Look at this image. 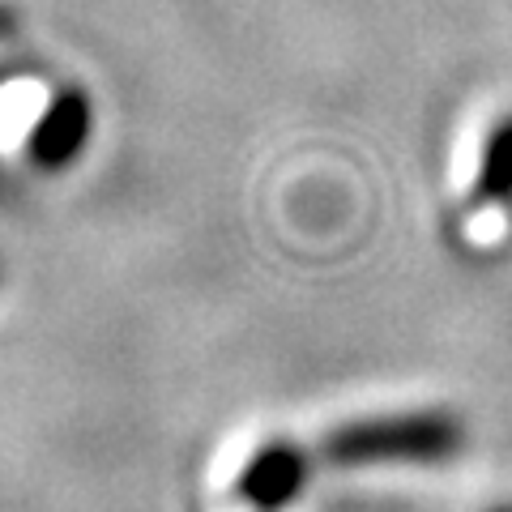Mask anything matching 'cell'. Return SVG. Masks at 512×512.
<instances>
[{"label":"cell","mask_w":512,"mask_h":512,"mask_svg":"<svg viewBox=\"0 0 512 512\" xmlns=\"http://www.w3.org/2000/svg\"><path fill=\"white\" fill-rule=\"evenodd\" d=\"M466 448V423L453 410H406L350 419L320 440L333 466H436Z\"/></svg>","instance_id":"1"},{"label":"cell","mask_w":512,"mask_h":512,"mask_svg":"<svg viewBox=\"0 0 512 512\" xmlns=\"http://www.w3.org/2000/svg\"><path fill=\"white\" fill-rule=\"evenodd\" d=\"M312 483V457L295 440H269L248 457L235 478V495L252 512H282Z\"/></svg>","instance_id":"2"},{"label":"cell","mask_w":512,"mask_h":512,"mask_svg":"<svg viewBox=\"0 0 512 512\" xmlns=\"http://www.w3.org/2000/svg\"><path fill=\"white\" fill-rule=\"evenodd\" d=\"M90 124H94V111L86 90H56L52 103L43 107V116L30 128V141H26V154L39 171H60L82 158L86 141H90Z\"/></svg>","instance_id":"3"},{"label":"cell","mask_w":512,"mask_h":512,"mask_svg":"<svg viewBox=\"0 0 512 512\" xmlns=\"http://www.w3.org/2000/svg\"><path fill=\"white\" fill-rule=\"evenodd\" d=\"M474 201L483 205L512 201V116H504L487 133L483 163H478V175H474Z\"/></svg>","instance_id":"4"},{"label":"cell","mask_w":512,"mask_h":512,"mask_svg":"<svg viewBox=\"0 0 512 512\" xmlns=\"http://www.w3.org/2000/svg\"><path fill=\"white\" fill-rule=\"evenodd\" d=\"M487 512H512V504H495V508H487Z\"/></svg>","instance_id":"5"}]
</instances>
